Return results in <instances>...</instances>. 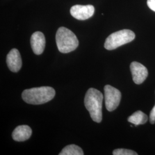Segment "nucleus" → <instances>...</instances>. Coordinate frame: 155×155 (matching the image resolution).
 <instances>
[{
	"label": "nucleus",
	"mask_w": 155,
	"mask_h": 155,
	"mask_svg": "<svg viewBox=\"0 0 155 155\" xmlns=\"http://www.w3.org/2000/svg\"><path fill=\"white\" fill-rule=\"evenodd\" d=\"M147 5L152 11L155 12V0H148Z\"/></svg>",
	"instance_id": "15"
},
{
	"label": "nucleus",
	"mask_w": 155,
	"mask_h": 155,
	"mask_svg": "<svg viewBox=\"0 0 155 155\" xmlns=\"http://www.w3.org/2000/svg\"><path fill=\"white\" fill-rule=\"evenodd\" d=\"M130 68L133 82L137 84L143 83L148 75L147 68L137 61H133L130 64Z\"/></svg>",
	"instance_id": "7"
},
{
	"label": "nucleus",
	"mask_w": 155,
	"mask_h": 155,
	"mask_svg": "<svg viewBox=\"0 0 155 155\" xmlns=\"http://www.w3.org/2000/svg\"><path fill=\"white\" fill-rule=\"evenodd\" d=\"M135 38V34L129 29H123L111 33L106 39L105 48L107 50H113L118 47L131 42Z\"/></svg>",
	"instance_id": "4"
},
{
	"label": "nucleus",
	"mask_w": 155,
	"mask_h": 155,
	"mask_svg": "<svg viewBox=\"0 0 155 155\" xmlns=\"http://www.w3.org/2000/svg\"><path fill=\"white\" fill-rule=\"evenodd\" d=\"M55 91L51 87L43 86L25 90L22 93L23 100L27 104L40 105L52 100Z\"/></svg>",
	"instance_id": "2"
},
{
	"label": "nucleus",
	"mask_w": 155,
	"mask_h": 155,
	"mask_svg": "<svg viewBox=\"0 0 155 155\" xmlns=\"http://www.w3.org/2000/svg\"><path fill=\"white\" fill-rule=\"evenodd\" d=\"M113 155H137L138 153L132 150L127 149H117L113 152Z\"/></svg>",
	"instance_id": "13"
},
{
	"label": "nucleus",
	"mask_w": 155,
	"mask_h": 155,
	"mask_svg": "<svg viewBox=\"0 0 155 155\" xmlns=\"http://www.w3.org/2000/svg\"><path fill=\"white\" fill-rule=\"evenodd\" d=\"M148 116L143 111L138 110L134 113L127 118V121L136 126L139 125H143L145 124L148 121Z\"/></svg>",
	"instance_id": "11"
},
{
	"label": "nucleus",
	"mask_w": 155,
	"mask_h": 155,
	"mask_svg": "<svg viewBox=\"0 0 155 155\" xmlns=\"http://www.w3.org/2000/svg\"><path fill=\"white\" fill-rule=\"evenodd\" d=\"M56 42L59 51L61 53H69L76 50L79 41L71 31L65 27H60L56 34Z\"/></svg>",
	"instance_id": "3"
},
{
	"label": "nucleus",
	"mask_w": 155,
	"mask_h": 155,
	"mask_svg": "<svg viewBox=\"0 0 155 155\" xmlns=\"http://www.w3.org/2000/svg\"><path fill=\"white\" fill-rule=\"evenodd\" d=\"M31 45L33 52L36 55L41 54L45 46V39L44 34L41 32H35L31 38Z\"/></svg>",
	"instance_id": "9"
},
{
	"label": "nucleus",
	"mask_w": 155,
	"mask_h": 155,
	"mask_svg": "<svg viewBox=\"0 0 155 155\" xmlns=\"http://www.w3.org/2000/svg\"><path fill=\"white\" fill-rule=\"evenodd\" d=\"M59 155H83L84 153L83 150L79 146L74 144H71L65 147Z\"/></svg>",
	"instance_id": "12"
},
{
	"label": "nucleus",
	"mask_w": 155,
	"mask_h": 155,
	"mask_svg": "<svg viewBox=\"0 0 155 155\" xmlns=\"http://www.w3.org/2000/svg\"><path fill=\"white\" fill-rule=\"evenodd\" d=\"M104 93L106 109L109 111L114 110L121 101V92L110 85H106L104 87Z\"/></svg>",
	"instance_id": "5"
},
{
	"label": "nucleus",
	"mask_w": 155,
	"mask_h": 155,
	"mask_svg": "<svg viewBox=\"0 0 155 155\" xmlns=\"http://www.w3.org/2000/svg\"><path fill=\"white\" fill-rule=\"evenodd\" d=\"M95 9L91 5L73 6L70 9V13L72 17L79 20H87L94 15Z\"/></svg>",
	"instance_id": "6"
},
{
	"label": "nucleus",
	"mask_w": 155,
	"mask_h": 155,
	"mask_svg": "<svg viewBox=\"0 0 155 155\" xmlns=\"http://www.w3.org/2000/svg\"><path fill=\"white\" fill-rule=\"evenodd\" d=\"M150 122L152 124H154L155 123V105L153 109L150 111Z\"/></svg>",
	"instance_id": "14"
},
{
	"label": "nucleus",
	"mask_w": 155,
	"mask_h": 155,
	"mask_svg": "<svg viewBox=\"0 0 155 155\" xmlns=\"http://www.w3.org/2000/svg\"><path fill=\"white\" fill-rule=\"evenodd\" d=\"M6 63L12 72H18L21 69L22 60L18 50L13 48L9 52L6 56Z\"/></svg>",
	"instance_id": "8"
},
{
	"label": "nucleus",
	"mask_w": 155,
	"mask_h": 155,
	"mask_svg": "<svg viewBox=\"0 0 155 155\" xmlns=\"http://www.w3.org/2000/svg\"><path fill=\"white\" fill-rule=\"evenodd\" d=\"M103 100L102 93L94 88L89 89L85 95L84 106L94 122L100 123L102 120Z\"/></svg>",
	"instance_id": "1"
},
{
	"label": "nucleus",
	"mask_w": 155,
	"mask_h": 155,
	"mask_svg": "<svg viewBox=\"0 0 155 155\" xmlns=\"http://www.w3.org/2000/svg\"><path fill=\"white\" fill-rule=\"evenodd\" d=\"M32 133L31 128L28 125H20L13 130L12 137L16 141H24L31 137Z\"/></svg>",
	"instance_id": "10"
}]
</instances>
